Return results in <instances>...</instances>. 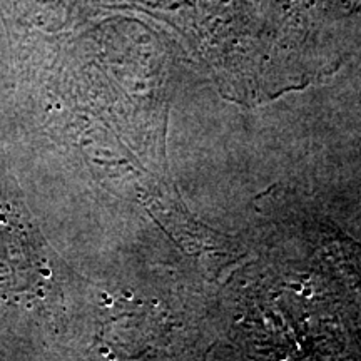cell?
I'll list each match as a JSON object with an SVG mask.
<instances>
[{
  "label": "cell",
  "instance_id": "6da1fadb",
  "mask_svg": "<svg viewBox=\"0 0 361 361\" xmlns=\"http://www.w3.org/2000/svg\"><path fill=\"white\" fill-rule=\"evenodd\" d=\"M0 184V286L11 283L16 286L30 271L32 238L27 213L19 204V197H8Z\"/></svg>",
  "mask_w": 361,
  "mask_h": 361
}]
</instances>
